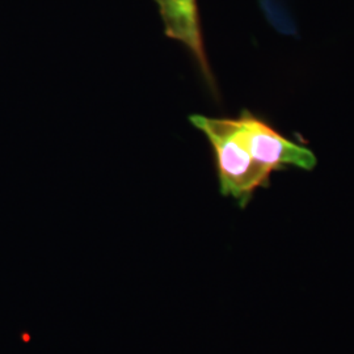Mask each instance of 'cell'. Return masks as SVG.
Returning <instances> with one entry per match:
<instances>
[{
	"label": "cell",
	"instance_id": "6da1fadb",
	"mask_svg": "<svg viewBox=\"0 0 354 354\" xmlns=\"http://www.w3.org/2000/svg\"><path fill=\"white\" fill-rule=\"evenodd\" d=\"M188 120L210 142L222 196L232 197L244 207L256 189L269 187L270 175L253 160L236 118L192 114Z\"/></svg>",
	"mask_w": 354,
	"mask_h": 354
},
{
	"label": "cell",
	"instance_id": "7a4b0ae2",
	"mask_svg": "<svg viewBox=\"0 0 354 354\" xmlns=\"http://www.w3.org/2000/svg\"><path fill=\"white\" fill-rule=\"evenodd\" d=\"M236 121L253 160L266 174L272 175L274 171L286 169L288 167L304 171H313L317 167V158L313 150L288 140L248 109H243Z\"/></svg>",
	"mask_w": 354,
	"mask_h": 354
},
{
	"label": "cell",
	"instance_id": "3957f363",
	"mask_svg": "<svg viewBox=\"0 0 354 354\" xmlns=\"http://www.w3.org/2000/svg\"><path fill=\"white\" fill-rule=\"evenodd\" d=\"M162 23L165 36L177 41L185 46L193 57L203 80L215 99H219V92L215 77L209 64L203 42V24L198 0H153Z\"/></svg>",
	"mask_w": 354,
	"mask_h": 354
}]
</instances>
